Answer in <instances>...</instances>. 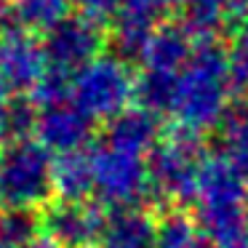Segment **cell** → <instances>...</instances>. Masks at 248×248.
Listing matches in <instances>:
<instances>
[{"label": "cell", "mask_w": 248, "mask_h": 248, "mask_svg": "<svg viewBox=\"0 0 248 248\" xmlns=\"http://www.w3.org/2000/svg\"><path fill=\"white\" fill-rule=\"evenodd\" d=\"M48 70L43 40H35L32 30L19 24L0 32V80L8 91L32 93Z\"/></svg>", "instance_id": "obj_8"}, {"label": "cell", "mask_w": 248, "mask_h": 248, "mask_svg": "<svg viewBox=\"0 0 248 248\" xmlns=\"http://www.w3.org/2000/svg\"><path fill=\"white\" fill-rule=\"evenodd\" d=\"M160 3H163L166 11H168V8H182L184 6V0H160Z\"/></svg>", "instance_id": "obj_26"}, {"label": "cell", "mask_w": 248, "mask_h": 248, "mask_svg": "<svg viewBox=\"0 0 248 248\" xmlns=\"http://www.w3.org/2000/svg\"><path fill=\"white\" fill-rule=\"evenodd\" d=\"M198 227L216 243L230 246L248 230V184L227 157L211 155L203 166L198 198L192 203Z\"/></svg>", "instance_id": "obj_2"}, {"label": "cell", "mask_w": 248, "mask_h": 248, "mask_svg": "<svg viewBox=\"0 0 248 248\" xmlns=\"http://www.w3.org/2000/svg\"><path fill=\"white\" fill-rule=\"evenodd\" d=\"M54 184L59 200H88V195H93L91 155H86L83 150L56 155Z\"/></svg>", "instance_id": "obj_15"}, {"label": "cell", "mask_w": 248, "mask_h": 248, "mask_svg": "<svg viewBox=\"0 0 248 248\" xmlns=\"http://www.w3.org/2000/svg\"><path fill=\"white\" fill-rule=\"evenodd\" d=\"M232 91L230 46H224L219 38L198 40L189 62L179 72V91L171 118L182 128L205 134L221 123L230 109Z\"/></svg>", "instance_id": "obj_1"}, {"label": "cell", "mask_w": 248, "mask_h": 248, "mask_svg": "<svg viewBox=\"0 0 248 248\" xmlns=\"http://www.w3.org/2000/svg\"><path fill=\"white\" fill-rule=\"evenodd\" d=\"M72 0H14V14L27 30H48L67 16Z\"/></svg>", "instance_id": "obj_20"}, {"label": "cell", "mask_w": 248, "mask_h": 248, "mask_svg": "<svg viewBox=\"0 0 248 248\" xmlns=\"http://www.w3.org/2000/svg\"><path fill=\"white\" fill-rule=\"evenodd\" d=\"M104 48L102 22L86 14H67L56 24H51L43 35V51L51 70L75 75L80 67L96 59Z\"/></svg>", "instance_id": "obj_7"}, {"label": "cell", "mask_w": 248, "mask_h": 248, "mask_svg": "<svg viewBox=\"0 0 248 248\" xmlns=\"http://www.w3.org/2000/svg\"><path fill=\"white\" fill-rule=\"evenodd\" d=\"M176 22L195 40H208V38H219L227 30V24L235 22V16H232L224 0H184Z\"/></svg>", "instance_id": "obj_14"}, {"label": "cell", "mask_w": 248, "mask_h": 248, "mask_svg": "<svg viewBox=\"0 0 248 248\" xmlns=\"http://www.w3.org/2000/svg\"><path fill=\"white\" fill-rule=\"evenodd\" d=\"M195 43H198V40H195L179 22H166L155 30L141 64L155 67V70L179 72V70H184V64L189 62V56H192V51H195Z\"/></svg>", "instance_id": "obj_13"}, {"label": "cell", "mask_w": 248, "mask_h": 248, "mask_svg": "<svg viewBox=\"0 0 248 248\" xmlns=\"http://www.w3.org/2000/svg\"><path fill=\"white\" fill-rule=\"evenodd\" d=\"M203 134L187 131L182 125H173L168 136L155 144V150L147 155L152 179L155 203H171L176 208H189L198 198V184L203 166L208 160Z\"/></svg>", "instance_id": "obj_3"}, {"label": "cell", "mask_w": 248, "mask_h": 248, "mask_svg": "<svg viewBox=\"0 0 248 248\" xmlns=\"http://www.w3.org/2000/svg\"><path fill=\"white\" fill-rule=\"evenodd\" d=\"M43 221L32 208H14L8 205L0 211V248H24L38 237Z\"/></svg>", "instance_id": "obj_19"}, {"label": "cell", "mask_w": 248, "mask_h": 248, "mask_svg": "<svg viewBox=\"0 0 248 248\" xmlns=\"http://www.w3.org/2000/svg\"><path fill=\"white\" fill-rule=\"evenodd\" d=\"M24 248H62V246H59V243H54L48 235H38L32 243H27Z\"/></svg>", "instance_id": "obj_25"}, {"label": "cell", "mask_w": 248, "mask_h": 248, "mask_svg": "<svg viewBox=\"0 0 248 248\" xmlns=\"http://www.w3.org/2000/svg\"><path fill=\"white\" fill-rule=\"evenodd\" d=\"M224 248H248V237H240V240L230 243V246H224Z\"/></svg>", "instance_id": "obj_27"}, {"label": "cell", "mask_w": 248, "mask_h": 248, "mask_svg": "<svg viewBox=\"0 0 248 248\" xmlns=\"http://www.w3.org/2000/svg\"><path fill=\"white\" fill-rule=\"evenodd\" d=\"M35 136L54 155L80 152L93 139V118L72 99L43 104L38 107V118H35Z\"/></svg>", "instance_id": "obj_9"}, {"label": "cell", "mask_w": 248, "mask_h": 248, "mask_svg": "<svg viewBox=\"0 0 248 248\" xmlns=\"http://www.w3.org/2000/svg\"><path fill=\"white\" fill-rule=\"evenodd\" d=\"M11 131V104H8V88L0 80V139Z\"/></svg>", "instance_id": "obj_23"}, {"label": "cell", "mask_w": 248, "mask_h": 248, "mask_svg": "<svg viewBox=\"0 0 248 248\" xmlns=\"http://www.w3.org/2000/svg\"><path fill=\"white\" fill-rule=\"evenodd\" d=\"M163 139V125L155 112L144 107H128L104 125L102 141L109 147H118L131 155H150L155 144Z\"/></svg>", "instance_id": "obj_11"}, {"label": "cell", "mask_w": 248, "mask_h": 248, "mask_svg": "<svg viewBox=\"0 0 248 248\" xmlns=\"http://www.w3.org/2000/svg\"><path fill=\"white\" fill-rule=\"evenodd\" d=\"M221 128V157L232 163L248 179V102H235L224 112Z\"/></svg>", "instance_id": "obj_18"}, {"label": "cell", "mask_w": 248, "mask_h": 248, "mask_svg": "<svg viewBox=\"0 0 248 248\" xmlns=\"http://www.w3.org/2000/svg\"><path fill=\"white\" fill-rule=\"evenodd\" d=\"M230 56H232V88L237 93H248V14L240 19V27L232 38Z\"/></svg>", "instance_id": "obj_21"}, {"label": "cell", "mask_w": 248, "mask_h": 248, "mask_svg": "<svg viewBox=\"0 0 248 248\" xmlns=\"http://www.w3.org/2000/svg\"><path fill=\"white\" fill-rule=\"evenodd\" d=\"M176 91H179V72L144 67L141 75L136 78V102H139V107L155 112L157 118L173 115Z\"/></svg>", "instance_id": "obj_17"}, {"label": "cell", "mask_w": 248, "mask_h": 248, "mask_svg": "<svg viewBox=\"0 0 248 248\" xmlns=\"http://www.w3.org/2000/svg\"><path fill=\"white\" fill-rule=\"evenodd\" d=\"M72 3H78L86 16L96 19V22H112L123 8V0H72Z\"/></svg>", "instance_id": "obj_22"}, {"label": "cell", "mask_w": 248, "mask_h": 248, "mask_svg": "<svg viewBox=\"0 0 248 248\" xmlns=\"http://www.w3.org/2000/svg\"><path fill=\"white\" fill-rule=\"evenodd\" d=\"M70 99L93 120H112L128 109L131 99H136V78L131 75L128 62L120 56L99 54L72 75Z\"/></svg>", "instance_id": "obj_6"}, {"label": "cell", "mask_w": 248, "mask_h": 248, "mask_svg": "<svg viewBox=\"0 0 248 248\" xmlns=\"http://www.w3.org/2000/svg\"><path fill=\"white\" fill-rule=\"evenodd\" d=\"M107 211H99L88 200H59L48 203L40 216L43 232L62 248H88L99 240Z\"/></svg>", "instance_id": "obj_10"}, {"label": "cell", "mask_w": 248, "mask_h": 248, "mask_svg": "<svg viewBox=\"0 0 248 248\" xmlns=\"http://www.w3.org/2000/svg\"><path fill=\"white\" fill-rule=\"evenodd\" d=\"M224 3L230 6V11L235 19H243L248 14V0H224Z\"/></svg>", "instance_id": "obj_24"}, {"label": "cell", "mask_w": 248, "mask_h": 248, "mask_svg": "<svg viewBox=\"0 0 248 248\" xmlns=\"http://www.w3.org/2000/svg\"><path fill=\"white\" fill-rule=\"evenodd\" d=\"M99 243L102 248H157V219L141 205L109 208Z\"/></svg>", "instance_id": "obj_12"}, {"label": "cell", "mask_w": 248, "mask_h": 248, "mask_svg": "<svg viewBox=\"0 0 248 248\" xmlns=\"http://www.w3.org/2000/svg\"><path fill=\"white\" fill-rule=\"evenodd\" d=\"M56 155L40 139L16 136L0 150V200L14 208H46L56 195Z\"/></svg>", "instance_id": "obj_4"}, {"label": "cell", "mask_w": 248, "mask_h": 248, "mask_svg": "<svg viewBox=\"0 0 248 248\" xmlns=\"http://www.w3.org/2000/svg\"><path fill=\"white\" fill-rule=\"evenodd\" d=\"M6 11H8V0H0V19L6 16Z\"/></svg>", "instance_id": "obj_28"}, {"label": "cell", "mask_w": 248, "mask_h": 248, "mask_svg": "<svg viewBox=\"0 0 248 248\" xmlns=\"http://www.w3.org/2000/svg\"><path fill=\"white\" fill-rule=\"evenodd\" d=\"M157 248H216V243L200 230L187 208L171 205L157 219Z\"/></svg>", "instance_id": "obj_16"}, {"label": "cell", "mask_w": 248, "mask_h": 248, "mask_svg": "<svg viewBox=\"0 0 248 248\" xmlns=\"http://www.w3.org/2000/svg\"><path fill=\"white\" fill-rule=\"evenodd\" d=\"M88 155L93 171V198L104 208H128L141 205L144 200L155 203L150 166L141 155H131L104 141H99Z\"/></svg>", "instance_id": "obj_5"}]
</instances>
